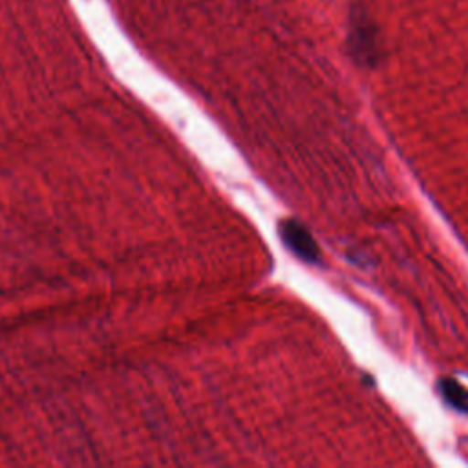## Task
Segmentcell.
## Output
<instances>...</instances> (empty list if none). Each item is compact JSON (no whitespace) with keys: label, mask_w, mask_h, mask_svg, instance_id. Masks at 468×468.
<instances>
[{"label":"cell","mask_w":468,"mask_h":468,"mask_svg":"<svg viewBox=\"0 0 468 468\" xmlns=\"http://www.w3.org/2000/svg\"><path fill=\"white\" fill-rule=\"evenodd\" d=\"M282 238L287 243V247L302 260H305L309 263H316L320 260V252H318V247H316L313 236L298 221H292V219L283 221L282 223Z\"/></svg>","instance_id":"1"},{"label":"cell","mask_w":468,"mask_h":468,"mask_svg":"<svg viewBox=\"0 0 468 468\" xmlns=\"http://www.w3.org/2000/svg\"><path fill=\"white\" fill-rule=\"evenodd\" d=\"M439 389L442 397L448 400V404H452L459 411L468 413V388H464L453 378H442L439 382Z\"/></svg>","instance_id":"2"}]
</instances>
